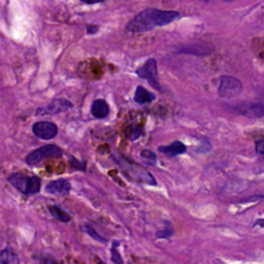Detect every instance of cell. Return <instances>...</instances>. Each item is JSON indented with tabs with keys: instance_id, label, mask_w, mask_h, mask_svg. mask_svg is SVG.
Wrapping results in <instances>:
<instances>
[{
	"instance_id": "obj_16",
	"label": "cell",
	"mask_w": 264,
	"mask_h": 264,
	"mask_svg": "<svg viewBox=\"0 0 264 264\" xmlns=\"http://www.w3.org/2000/svg\"><path fill=\"white\" fill-rule=\"evenodd\" d=\"M49 212L56 220H58V221H60V222L66 223V222H69L71 220L70 215L67 214L66 212H64L61 208L57 207V205H50Z\"/></svg>"
},
{
	"instance_id": "obj_19",
	"label": "cell",
	"mask_w": 264,
	"mask_h": 264,
	"mask_svg": "<svg viewBox=\"0 0 264 264\" xmlns=\"http://www.w3.org/2000/svg\"><path fill=\"white\" fill-rule=\"evenodd\" d=\"M119 247V242H114L113 248H112V260L115 264H123V260L117 250V248Z\"/></svg>"
},
{
	"instance_id": "obj_18",
	"label": "cell",
	"mask_w": 264,
	"mask_h": 264,
	"mask_svg": "<svg viewBox=\"0 0 264 264\" xmlns=\"http://www.w3.org/2000/svg\"><path fill=\"white\" fill-rule=\"evenodd\" d=\"M84 229H85V231L88 233V234H89V236L93 239V240H95V241H97V242H100V243H107L108 241L106 240V239H104V238H102L101 236H100V234L91 226V225H88V224H86L85 225V227H84Z\"/></svg>"
},
{
	"instance_id": "obj_23",
	"label": "cell",
	"mask_w": 264,
	"mask_h": 264,
	"mask_svg": "<svg viewBox=\"0 0 264 264\" xmlns=\"http://www.w3.org/2000/svg\"><path fill=\"white\" fill-rule=\"evenodd\" d=\"M70 164L75 167V168H79L80 170H85V165L86 163L83 162V163H80L79 161L76 159V158H73V157H70Z\"/></svg>"
},
{
	"instance_id": "obj_15",
	"label": "cell",
	"mask_w": 264,
	"mask_h": 264,
	"mask_svg": "<svg viewBox=\"0 0 264 264\" xmlns=\"http://www.w3.org/2000/svg\"><path fill=\"white\" fill-rule=\"evenodd\" d=\"M212 52V50L210 48H208V46H204V45H193V46H188L186 48L181 49L180 53H185V54H191V55H196V56H205V55H209Z\"/></svg>"
},
{
	"instance_id": "obj_14",
	"label": "cell",
	"mask_w": 264,
	"mask_h": 264,
	"mask_svg": "<svg viewBox=\"0 0 264 264\" xmlns=\"http://www.w3.org/2000/svg\"><path fill=\"white\" fill-rule=\"evenodd\" d=\"M0 264H20V260L11 248H5L0 251Z\"/></svg>"
},
{
	"instance_id": "obj_11",
	"label": "cell",
	"mask_w": 264,
	"mask_h": 264,
	"mask_svg": "<svg viewBox=\"0 0 264 264\" xmlns=\"http://www.w3.org/2000/svg\"><path fill=\"white\" fill-rule=\"evenodd\" d=\"M159 152L162 153L166 156H169V157H174V156H179V155H182L186 152L187 148L186 145L182 142V141H173L172 143L168 144V145H165V146H159L158 148Z\"/></svg>"
},
{
	"instance_id": "obj_27",
	"label": "cell",
	"mask_w": 264,
	"mask_h": 264,
	"mask_svg": "<svg viewBox=\"0 0 264 264\" xmlns=\"http://www.w3.org/2000/svg\"><path fill=\"white\" fill-rule=\"evenodd\" d=\"M97 30H98V26H93V25L88 26V33L89 34H94L96 33Z\"/></svg>"
},
{
	"instance_id": "obj_2",
	"label": "cell",
	"mask_w": 264,
	"mask_h": 264,
	"mask_svg": "<svg viewBox=\"0 0 264 264\" xmlns=\"http://www.w3.org/2000/svg\"><path fill=\"white\" fill-rule=\"evenodd\" d=\"M115 159L117 160V162L121 165L123 172L129 179L149 184L152 186L157 185V182L153 175L148 170H145V168H143L141 165L135 163L133 160H130L126 157H115Z\"/></svg>"
},
{
	"instance_id": "obj_7",
	"label": "cell",
	"mask_w": 264,
	"mask_h": 264,
	"mask_svg": "<svg viewBox=\"0 0 264 264\" xmlns=\"http://www.w3.org/2000/svg\"><path fill=\"white\" fill-rule=\"evenodd\" d=\"M72 107L73 105L69 100L63 99V98H57V99L52 100L46 107L38 108L35 112V115L36 116H53V115L66 112L70 110Z\"/></svg>"
},
{
	"instance_id": "obj_22",
	"label": "cell",
	"mask_w": 264,
	"mask_h": 264,
	"mask_svg": "<svg viewBox=\"0 0 264 264\" xmlns=\"http://www.w3.org/2000/svg\"><path fill=\"white\" fill-rule=\"evenodd\" d=\"M172 234H173V231L169 228H166L164 230H161V231H157L156 232V238L157 239H170L172 237Z\"/></svg>"
},
{
	"instance_id": "obj_5",
	"label": "cell",
	"mask_w": 264,
	"mask_h": 264,
	"mask_svg": "<svg viewBox=\"0 0 264 264\" xmlns=\"http://www.w3.org/2000/svg\"><path fill=\"white\" fill-rule=\"evenodd\" d=\"M243 91V85L241 81L231 76H223L220 78V84L218 88L219 95L222 98L230 99L237 97Z\"/></svg>"
},
{
	"instance_id": "obj_25",
	"label": "cell",
	"mask_w": 264,
	"mask_h": 264,
	"mask_svg": "<svg viewBox=\"0 0 264 264\" xmlns=\"http://www.w3.org/2000/svg\"><path fill=\"white\" fill-rule=\"evenodd\" d=\"M255 150H256V152L259 155H263L264 154V140L263 139H259L258 141H256Z\"/></svg>"
},
{
	"instance_id": "obj_1",
	"label": "cell",
	"mask_w": 264,
	"mask_h": 264,
	"mask_svg": "<svg viewBox=\"0 0 264 264\" xmlns=\"http://www.w3.org/2000/svg\"><path fill=\"white\" fill-rule=\"evenodd\" d=\"M181 18V14L174 10H162L157 8H146L132 19L126 29L132 33H141L153 30L156 27L166 26Z\"/></svg>"
},
{
	"instance_id": "obj_8",
	"label": "cell",
	"mask_w": 264,
	"mask_h": 264,
	"mask_svg": "<svg viewBox=\"0 0 264 264\" xmlns=\"http://www.w3.org/2000/svg\"><path fill=\"white\" fill-rule=\"evenodd\" d=\"M232 110L250 119H259L264 116V107L261 102H256V104H240L238 106L232 107Z\"/></svg>"
},
{
	"instance_id": "obj_28",
	"label": "cell",
	"mask_w": 264,
	"mask_h": 264,
	"mask_svg": "<svg viewBox=\"0 0 264 264\" xmlns=\"http://www.w3.org/2000/svg\"><path fill=\"white\" fill-rule=\"evenodd\" d=\"M225 1H232V0H225Z\"/></svg>"
},
{
	"instance_id": "obj_9",
	"label": "cell",
	"mask_w": 264,
	"mask_h": 264,
	"mask_svg": "<svg viewBox=\"0 0 264 264\" xmlns=\"http://www.w3.org/2000/svg\"><path fill=\"white\" fill-rule=\"evenodd\" d=\"M32 131L35 136L45 140H50L57 135L58 127L52 122L40 121L33 124Z\"/></svg>"
},
{
	"instance_id": "obj_3",
	"label": "cell",
	"mask_w": 264,
	"mask_h": 264,
	"mask_svg": "<svg viewBox=\"0 0 264 264\" xmlns=\"http://www.w3.org/2000/svg\"><path fill=\"white\" fill-rule=\"evenodd\" d=\"M8 183L24 195H34L40 191L41 181L35 175L14 172L7 178Z\"/></svg>"
},
{
	"instance_id": "obj_20",
	"label": "cell",
	"mask_w": 264,
	"mask_h": 264,
	"mask_svg": "<svg viewBox=\"0 0 264 264\" xmlns=\"http://www.w3.org/2000/svg\"><path fill=\"white\" fill-rule=\"evenodd\" d=\"M140 156L145 159L148 162L152 163V164H156L157 162V156L154 152L150 151V150H143L141 153H140Z\"/></svg>"
},
{
	"instance_id": "obj_6",
	"label": "cell",
	"mask_w": 264,
	"mask_h": 264,
	"mask_svg": "<svg viewBox=\"0 0 264 264\" xmlns=\"http://www.w3.org/2000/svg\"><path fill=\"white\" fill-rule=\"evenodd\" d=\"M136 75L138 78L148 81L149 84L154 88V89L161 90L160 84L158 82V68L157 62L155 59H149L142 66L136 69Z\"/></svg>"
},
{
	"instance_id": "obj_17",
	"label": "cell",
	"mask_w": 264,
	"mask_h": 264,
	"mask_svg": "<svg viewBox=\"0 0 264 264\" xmlns=\"http://www.w3.org/2000/svg\"><path fill=\"white\" fill-rule=\"evenodd\" d=\"M142 134V128L138 125H131L126 130V135L130 140H136Z\"/></svg>"
},
{
	"instance_id": "obj_13",
	"label": "cell",
	"mask_w": 264,
	"mask_h": 264,
	"mask_svg": "<svg viewBox=\"0 0 264 264\" xmlns=\"http://www.w3.org/2000/svg\"><path fill=\"white\" fill-rule=\"evenodd\" d=\"M134 100L137 102L138 105H144V104H150V102L155 100V95L151 92H149L145 88L138 86L136 88L135 95H134Z\"/></svg>"
},
{
	"instance_id": "obj_12",
	"label": "cell",
	"mask_w": 264,
	"mask_h": 264,
	"mask_svg": "<svg viewBox=\"0 0 264 264\" xmlns=\"http://www.w3.org/2000/svg\"><path fill=\"white\" fill-rule=\"evenodd\" d=\"M91 113L96 119H105L110 114V107L106 100L97 99L92 104Z\"/></svg>"
},
{
	"instance_id": "obj_10",
	"label": "cell",
	"mask_w": 264,
	"mask_h": 264,
	"mask_svg": "<svg viewBox=\"0 0 264 264\" xmlns=\"http://www.w3.org/2000/svg\"><path fill=\"white\" fill-rule=\"evenodd\" d=\"M70 183L65 179H60L49 183L46 187V192L53 195H65L70 191Z\"/></svg>"
},
{
	"instance_id": "obj_26",
	"label": "cell",
	"mask_w": 264,
	"mask_h": 264,
	"mask_svg": "<svg viewBox=\"0 0 264 264\" xmlns=\"http://www.w3.org/2000/svg\"><path fill=\"white\" fill-rule=\"evenodd\" d=\"M80 1L86 3V4H95V3H99L102 2L104 0H80Z\"/></svg>"
},
{
	"instance_id": "obj_4",
	"label": "cell",
	"mask_w": 264,
	"mask_h": 264,
	"mask_svg": "<svg viewBox=\"0 0 264 264\" xmlns=\"http://www.w3.org/2000/svg\"><path fill=\"white\" fill-rule=\"evenodd\" d=\"M62 150L56 144H46L34 150L26 157L28 165H36L46 158H57L62 155Z\"/></svg>"
},
{
	"instance_id": "obj_24",
	"label": "cell",
	"mask_w": 264,
	"mask_h": 264,
	"mask_svg": "<svg viewBox=\"0 0 264 264\" xmlns=\"http://www.w3.org/2000/svg\"><path fill=\"white\" fill-rule=\"evenodd\" d=\"M38 260L41 264H59L55 259L48 256H39Z\"/></svg>"
},
{
	"instance_id": "obj_21",
	"label": "cell",
	"mask_w": 264,
	"mask_h": 264,
	"mask_svg": "<svg viewBox=\"0 0 264 264\" xmlns=\"http://www.w3.org/2000/svg\"><path fill=\"white\" fill-rule=\"evenodd\" d=\"M211 149H212V144H211V142L209 141V139L203 138V139H202V142L200 143V145L198 146V148H197L195 151H196L197 153L204 154V153H208Z\"/></svg>"
}]
</instances>
